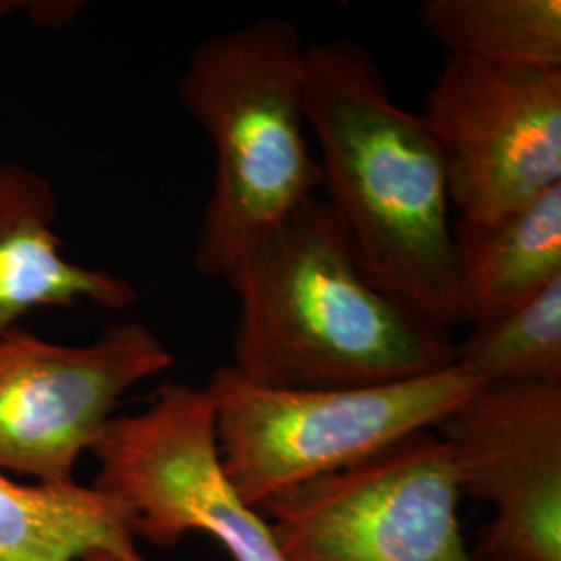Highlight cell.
I'll use <instances>...</instances> for the list:
<instances>
[{
  "mask_svg": "<svg viewBox=\"0 0 561 561\" xmlns=\"http://www.w3.org/2000/svg\"><path fill=\"white\" fill-rule=\"evenodd\" d=\"M304 108L327 206L385 294L451 331L461 322L447 171L421 113L393 101L360 42L306 44Z\"/></svg>",
  "mask_w": 561,
  "mask_h": 561,
  "instance_id": "cell-1",
  "label": "cell"
},
{
  "mask_svg": "<svg viewBox=\"0 0 561 561\" xmlns=\"http://www.w3.org/2000/svg\"><path fill=\"white\" fill-rule=\"evenodd\" d=\"M222 279L238 301L229 366L259 385L373 387L456 364L451 331L368 279L321 196L254 241Z\"/></svg>",
  "mask_w": 561,
  "mask_h": 561,
  "instance_id": "cell-2",
  "label": "cell"
},
{
  "mask_svg": "<svg viewBox=\"0 0 561 561\" xmlns=\"http://www.w3.org/2000/svg\"><path fill=\"white\" fill-rule=\"evenodd\" d=\"M304 50L291 21L264 18L201 42L178 85L215 148L194 266L225 277L301 202L319 196V159L304 108Z\"/></svg>",
  "mask_w": 561,
  "mask_h": 561,
  "instance_id": "cell-3",
  "label": "cell"
},
{
  "mask_svg": "<svg viewBox=\"0 0 561 561\" xmlns=\"http://www.w3.org/2000/svg\"><path fill=\"white\" fill-rule=\"evenodd\" d=\"M479 387L458 364L410 381L343 389L266 387L231 366L206 382L222 474L250 507L435 428Z\"/></svg>",
  "mask_w": 561,
  "mask_h": 561,
  "instance_id": "cell-4",
  "label": "cell"
},
{
  "mask_svg": "<svg viewBox=\"0 0 561 561\" xmlns=\"http://www.w3.org/2000/svg\"><path fill=\"white\" fill-rule=\"evenodd\" d=\"M447 445L419 431L256 510L285 561H477Z\"/></svg>",
  "mask_w": 561,
  "mask_h": 561,
  "instance_id": "cell-5",
  "label": "cell"
},
{
  "mask_svg": "<svg viewBox=\"0 0 561 561\" xmlns=\"http://www.w3.org/2000/svg\"><path fill=\"white\" fill-rule=\"evenodd\" d=\"M94 486L129 512L131 535L171 547L206 533L233 561H285L256 507L225 479L206 387L167 382L138 414L113 416L92 447Z\"/></svg>",
  "mask_w": 561,
  "mask_h": 561,
  "instance_id": "cell-6",
  "label": "cell"
},
{
  "mask_svg": "<svg viewBox=\"0 0 561 561\" xmlns=\"http://www.w3.org/2000/svg\"><path fill=\"white\" fill-rule=\"evenodd\" d=\"M141 322H117L85 345L41 340L20 327L0 335V470L42 484L73 482L117 401L175 364Z\"/></svg>",
  "mask_w": 561,
  "mask_h": 561,
  "instance_id": "cell-7",
  "label": "cell"
},
{
  "mask_svg": "<svg viewBox=\"0 0 561 561\" xmlns=\"http://www.w3.org/2000/svg\"><path fill=\"white\" fill-rule=\"evenodd\" d=\"M421 115L458 221H497L561 185V69L447 57Z\"/></svg>",
  "mask_w": 561,
  "mask_h": 561,
  "instance_id": "cell-8",
  "label": "cell"
},
{
  "mask_svg": "<svg viewBox=\"0 0 561 561\" xmlns=\"http://www.w3.org/2000/svg\"><path fill=\"white\" fill-rule=\"evenodd\" d=\"M435 433L461 497L495 510L474 553L561 561V385L479 387Z\"/></svg>",
  "mask_w": 561,
  "mask_h": 561,
  "instance_id": "cell-9",
  "label": "cell"
},
{
  "mask_svg": "<svg viewBox=\"0 0 561 561\" xmlns=\"http://www.w3.org/2000/svg\"><path fill=\"white\" fill-rule=\"evenodd\" d=\"M57 217L50 181L18 162L0 164V335L42 306L125 310L138 300L129 280L62 256Z\"/></svg>",
  "mask_w": 561,
  "mask_h": 561,
  "instance_id": "cell-10",
  "label": "cell"
},
{
  "mask_svg": "<svg viewBox=\"0 0 561 561\" xmlns=\"http://www.w3.org/2000/svg\"><path fill=\"white\" fill-rule=\"evenodd\" d=\"M461 322L474 327L561 277V185L493 222H451Z\"/></svg>",
  "mask_w": 561,
  "mask_h": 561,
  "instance_id": "cell-11",
  "label": "cell"
},
{
  "mask_svg": "<svg viewBox=\"0 0 561 561\" xmlns=\"http://www.w3.org/2000/svg\"><path fill=\"white\" fill-rule=\"evenodd\" d=\"M129 541L127 507L94 484H18L0 474V561H81Z\"/></svg>",
  "mask_w": 561,
  "mask_h": 561,
  "instance_id": "cell-12",
  "label": "cell"
},
{
  "mask_svg": "<svg viewBox=\"0 0 561 561\" xmlns=\"http://www.w3.org/2000/svg\"><path fill=\"white\" fill-rule=\"evenodd\" d=\"M416 18L449 59L561 69L560 0H424Z\"/></svg>",
  "mask_w": 561,
  "mask_h": 561,
  "instance_id": "cell-13",
  "label": "cell"
},
{
  "mask_svg": "<svg viewBox=\"0 0 561 561\" xmlns=\"http://www.w3.org/2000/svg\"><path fill=\"white\" fill-rule=\"evenodd\" d=\"M454 362L491 385H561V277L497 319L474 324Z\"/></svg>",
  "mask_w": 561,
  "mask_h": 561,
  "instance_id": "cell-14",
  "label": "cell"
},
{
  "mask_svg": "<svg viewBox=\"0 0 561 561\" xmlns=\"http://www.w3.org/2000/svg\"><path fill=\"white\" fill-rule=\"evenodd\" d=\"M81 561H144L136 541L123 542V545H104L88 551Z\"/></svg>",
  "mask_w": 561,
  "mask_h": 561,
  "instance_id": "cell-15",
  "label": "cell"
},
{
  "mask_svg": "<svg viewBox=\"0 0 561 561\" xmlns=\"http://www.w3.org/2000/svg\"><path fill=\"white\" fill-rule=\"evenodd\" d=\"M474 553V551H472ZM474 558H477V561H510V560H493V558H482V556H477L474 553Z\"/></svg>",
  "mask_w": 561,
  "mask_h": 561,
  "instance_id": "cell-16",
  "label": "cell"
}]
</instances>
